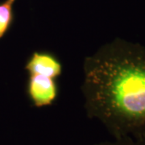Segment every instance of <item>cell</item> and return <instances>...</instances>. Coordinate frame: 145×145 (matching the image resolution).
Returning <instances> with one entry per match:
<instances>
[{
  "label": "cell",
  "mask_w": 145,
  "mask_h": 145,
  "mask_svg": "<svg viewBox=\"0 0 145 145\" xmlns=\"http://www.w3.org/2000/svg\"><path fill=\"white\" fill-rule=\"evenodd\" d=\"M85 108L114 139L145 134V47L115 39L84 61Z\"/></svg>",
  "instance_id": "1"
},
{
  "label": "cell",
  "mask_w": 145,
  "mask_h": 145,
  "mask_svg": "<svg viewBox=\"0 0 145 145\" xmlns=\"http://www.w3.org/2000/svg\"><path fill=\"white\" fill-rule=\"evenodd\" d=\"M26 93L31 104L38 108L52 105L58 97L57 79L39 74H28Z\"/></svg>",
  "instance_id": "2"
},
{
  "label": "cell",
  "mask_w": 145,
  "mask_h": 145,
  "mask_svg": "<svg viewBox=\"0 0 145 145\" xmlns=\"http://www.w3.org/2000/svg\"><path fill=\"white\" fill-rule=\"evenodd\" d=\"M24 69L28 74H39L57 79L62 73L63 65L52 52L35 51L27 60Z\"/></svg>",
  "instance_id": "3"
},
{
  "label": "cell",
  "mask_w": 145,
  "mask_h": 145,
  "mask_svg": "<svg viewBox=\"0 0 145 145\" xmlns=\"http://www.w3.org/2000/svg\"><path fill=\"white\" fill-rule=\"evenodd\" d=\"M13 3L5 0L0 3V40L10 30L15 20Z\"/></svg>",
  "instance_id": "4"
},
{
  "label": "cell",
  "mask_w": 145,
  "mask_h": 145,
  "mask_svg": "<svg viewBox=\"0 0 145 145\" xmlns=\"http://www.w3.org/2000/svg\"><path fill=\"white\" fill-rule=\"evenodd\" d=\"M94 145H145V134L137 137L124 136L114 139L113 142H103Z\"/></svg>",
  "instance_id": "5"
},
{
  "label": "cell",
  "mask_w": 145,
  "mask_h": 145,
  "mask_svg": "<svg viewBox=\"0 0 145 145\" xmlns=\"http://www.w3.org/2000/svg\"><path fill=\"white\" fill-rule=\"evenodd\" d=\"M9 1H10V2H11V3H15V2H16V0H9Z\"/></svg>",
  "instance_id": "6"
}]
</instances>
